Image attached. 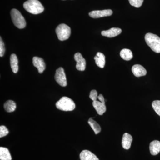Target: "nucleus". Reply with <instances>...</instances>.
I'll return each instance as SVG.
<instances>
[{
  "instance_id": "nucleus-22",
  "label": "nucleus",
  "mask_w": 160,
  "mask_h": 160,
  "mask_svg": "<svg viewBox=\"0 0 160 160\" xmlns=\"http://www.w3.org/2000/svg\"><path fill=\"white\" fill-rule=\"evenodd\" d=\"M152 107L155 112L160 116V101L156 100L152 103Z\"/></svg>"
},
{
  "instance_id": "nucleus-5",
  "label": "nucleus",
  "mask_w": 160,
  "mask_h": 160,
  "mask_svg": "<svg viewBox=\"0 0 160 160\" xmlns=\"http://www.w3.org/2000/svg\"><path fill=\"white\" fill-rule=\"evenodd\" d=\"M56 33L60 41H65L69 39L71 34V29L65 24H61L57 27Z\"/></svg>"
},
{
  "instance_id": "nucleus-12",
  "label": "nucleus",
  "mask_w": 160,
  "mask_h": 160,
  "mask_svg": "<svg viewBox=\"0 0 160 160\" xmlns=\"http://www.w3.org/2000/svg\"><path fill=\"white\" fill-rule=\"evenodd\" d=\"M81 160H99L94 154L88 150H83L80 154Z\"/></svg>"
},
{
  "instance_id": "nucleus-9",
  "label": "nucleus",
  "mask_w": 160,
  "mask_h": 160,
  "mask_svg": "<svg viewBox=\"0 0 160 160\" xmlns=\"http://www.w3.org/2000/svg\"><path fill=\"white\" fill-rule=\"evenodd\" d=\"M33 66L38 69L39 73H42L46 69V64L42 58L34 57L32 58Z\"/></svg>"
},
{
  "instance_id": "nucleus-14",
  "label": "nucleus",
  "mask_w": 160,
  "mask_h": 160,
  "mask_svg": "<svg viewBox=\"0 0 160 160\" xmlns=\"http://www.w3.org/2000/svg\"><path fill=\"white\" fill-rule=\"evenodd\" d=\"M132 138L131 135L128 133H125L123 135L122 139V146L125 149H129L131 147Z\"/></svg>"
},
{
  "instance_id": "nucleus-7",
  "label": "nucleus",
  "mask_w": 160,
  "mask_h": 160,
  "mask_svg": "<svg viewBox=\"0 0 160 160\" xmlns=\"http://www.w3.org/2000/svg\"><path fill=\"white\" fill-rule=\"evenodd\" d=\"M74 58L77 62L76 69L79 71H84L86 69V61L80 52L76 53L74 56Z\"/></svg>"
},
{
  "instance_id": "nucleus-18",
  "label": "nucleus",
  "mask_w": 160,
  "mask_h": 160,
  "mask_svg": "<svg viewBox=\"0 0 160 160\" xmlns=\"http://www.w3.org/2000/svg\"><path fill=\"white\" fill-rule=\"evenodd\" d=\"M0 160H11L12 157L9 149L5 147H0Z\"/></svg>"
},
{
  "instance_id": "nucleus-3",
  "label": "nucleus",
  "mask_w": 160,
  "mask_h": 160,
  "mask_svg": "<svg viewBox=\"0 0 160 160\" xmlns=\"http://www.w3.org/2000/svg\"><path fill=\"white\" fill-rule=\"evenodd\" d=\"M58 109L62 111H71L75 108V104L71 99L67 97H63L56 103Z\"/></svg>"
},
{
  "instance_id": "nucleus-6",
  "label": "nucleus",
  "mask_w": 160,
  "mask_h": 160,
  "mask_svg": "<svg viewBox=\"0 0 160 160\" xmlns=\"http://www.w3.org/2000/svg\"><path fill=\"white\" fill-rule=\"evenodd\" d=\"M55 79L60 86L62 87L67 86L66 75L62 67H60L57 69L55 75Z\"/></svg>"
},
{
  "instance_id": "nucleus-2",
  "label": "nucleus",
  "mask_w": 160,
  "mask_h": 160,
  "mask_svg": "<svg viewBox=\"0 0 160 160\" xmlns=\"http://www.w3.org/2000/svg\"><path fill=\"white\" fill-rule=\"evenodd\" d=\"M145 41L152 51L160 53V38L158 35L152 33H147L145 36Z\"/></svg>"
},
{
  "instance_id": "nucleus-10",
  "label": "nucleus",
  "mask_w": 160,
  "mask_h": 160,
  "mask_svg": "<svg viewBox=\"0 0 160 160\" xmlns=\"http://www.w3.org/2000/svg\"><path fill=\"white\" fill-rule=\"evenodd\" d=\"M122 29L118 28H112L109 30L102 32L103 36L108 38H113L117 36L122 32Z\"/></svg>"
},
{
  "instance_id": "nucleus-8",
  "label": "nucleus",
  "mask_w": 160,
  "mask_h": 160,
  "mask_svg": "<svg viewBox=\"0 0 160 160\" xmlns=\"http://www.w3.org/2000/svg\"><path fill=\"white\" fill-rule=\"evenodd\" d=\"M112 11L111 9H105L103 10H94L89 12V16L93 18L110 16L112 14Z\"/></svg>"
},
{
  "instance_id": "nucleus-17",
  "label": "nucleus",
  "mask_w": 160,
  "mask_h": 160,
  "mask_svg": "<svg viewBox=\"0 0 160 160\" xmlns=\"http://www.w3.org/2000/svg\"><path fill=\"white\" fill-rule=\"evenodd\" d=\"M10 66H11L12 70L15 73H17L18 71V61L16 55L15 54H11L10 58Z\"/></svg>"
},
{
  "instance_id": "nucleus-27",
  "label": "nucleus",
  "mask_w": 160,
  "mask_h": 160,
  "mask_svg": "<svg viewBox=\"0 0 160 160\" xmlns=\"http://www.w3.org/2000/svg\"><path fill=\"white\" fill-rule=\"evenodd\" d=\"M98 100H99L100 102L105 103V100L102 95L100 94L98 96Z\"/></svg>"
},
{
  "instance_id": "nucleus-23",
  "label": "nucleus",
  "mask_w": 160,
  "mask_h": 160,
  "mask_svg": "<svg viewBox=\"0 0 160 160\" xmlns=\"http://www.w3.org/2000/svg\"><path fill=\"white\" fill-rule=\"evenodd\" d=\"M131 6L135 7H140L142 5L144 0H129Z\"/></svg>"
},
{
  "instance_id": "nucleus-13",
  "label": "nucleus",
  "mask_w": 160,
  "mask_h": 160,
  "mask_svg": "<svg viewBox=\"0 0 160 160\" xmlns=\"http://www.w3.org/2000/svg\"><path fill=\"white\" fill-rule=\"evenodd\" d=\"M92 106L97 112L98 114L100 115H102L104 112H106V107L105 103L102 102L97 100L93 101Z\"/></svg>"
},
{
  "instance_id": "nucleus-4",
  "label": "nucleus",
  "mask_w": 160,
  "mask_h": 160,
  "mask_svg": "<svg viewBox=\"0 0 160 160\" xmlns=\"http://www.w3.org/2000/svg\"><path fill=\"white\" fill-rule=\"evenodd\" d=\"M11 16L12 22L18 29H24L26 26V20L18 10L16 9H12Z\"/></svg>"
},
{
  "instance_id": "nucleus-20",
  "label": "nucleus",
  "mask_w": 160,
  "mask_h": 160,
  "mask_svg": "<svg viewBox=\"0 0 160 160\" xmlns=\"http://www.w3.org/2000/svg\"><path fill=\"white\" fill-rule=\"evenodd\" d=\"M120 56L122 58L126 61H129L133 57L132 53L131 50L127 49H122L120 52Z\"/></svg>"
},
{
  "instance_id": "nucleus-26",
  "label": "nucleus",
  "mask_w": 160,
  "mask_h": 160,
  "mask_svg": "<svg viewBox=\"0 0 160 160\" xmlns=\"http://www.w3.org/2000/svg\"><path fill=\"white\" fill-rule=\"evenodd\" d=\"M98 97V92L96 90H92L90 92L89 98L92 101H95L97 100Z\"/></svg>"
},
{
  "instance_id": "nucleus-19",
  "label": "nucleus",
  "mask_w": 160,
  "mask_h": 160,
  "mask_svg": "<svg viewBox=\"0 0 160 160\" xmlns=\"http://www.w3.org/2000/svg\"><path fill=\"white\" fill-rule=\"evenodd\" d=\"M4 109L7 112H12L16 109V104L14 101L8 100L4 104Z\"/></svg>"
},
{
  "instance_id": "nucleus-11",
  "label": "nucleus",
  "mask_w": 160,
  "mask_h": 160,
  "mask_svg": "<svg viewBox=\"0 0 160 160\" xmlns=\"http://www.w3.org/2000/svg\"><path fill=\"white\" fill-rule=\"evenodd\" d=\"M132 71L135 76L137 77L144 76L147 73L146 69L140 65H134L132 68Z\"/></svg>"
},
{
  "instance_id": "nucleus-24",
  "label": "nucleus",
  "mask_w": 160,
  "mask_h": 160,
  "mask_svg": "<svg viewBox=\"0 0 160 160\" xmlns=\"http://www.w3.org/2000/svg\"><path fill=\"white\" fill-rule=\"evenodd\" d=\"M9 133V130L6 126H0V138H2L6 136Z\"/></svg>"
},
{
  "instance_id": "nucleus-25",
  "label": "nucleus",
  "mask_w": 160,
  "mask_h": 160,
  "mask_svg": "<svg viewBox=\"0 0 160 160\" xmlns=\"http://www.w3.org/2000/svg\"><path fill=\"white\" fill-rule=\"evenodd\" d=\"M5 44L3 42L2 38H1L0 39V56L1 57H3L5 54Z\"/></svg>"
},
{
  "instance_id": "nucleus-1",
  "label": "nucleus",
  "mask_w": 160,
  "mask_h": 160,
  "mask_svg": "<svg viewBox=\"0 0 160 160\" xmlns=\"http://www.w3.org/2000/svg\"><path fill=\"white\" fill-rule=\"evenodd\" d=\"M23 7L26 11L33 14H38L42 12L44 6L38 0H28L23 4Z\"/></svg>"
},
{
  "instance_id": "nucleus-21",
  "label": "nucleus",
  "mask_w": 160,
  "mask_h": 160,
  "mask_svg": "<svg viewBox=\"0 0 160 160\" xmlns=\"http://www.w3.org/2000/svg\"><path fill=\"white\" fill-rule=\"evenodd\" d=\"M88 123L91 126L92 129L94 131L96 134H98L100 133V132L101 131V128L99 125L96 121L91 118H90L88 121Z\"/></svg>"
},
{
  "instance_id": "nucleus-15",
  "label": "nucleus",
  "mask_w": 160,
  "mask_h": 160,
  "mask_svg": "<svg viewBox=\"0 0 160 160\" xmlns=\"http://www.w3.org/2000/svg\"><path fill=\"white\" fill-rule=\"evenodd\" d=\"M149 150L152 155H156L160 152V142L154 140L150 143L149 145Z\"/></svg>"
},
{
  "instance_id": "nucleus-16",
  "label": "nucleus",
  "mask_w": 160,
  "mask_h": 160,
  "mask_svg": "<svg viewBox=\"0 0 160 160\" xmlns=\"http://www.w3.org/2000/svg\"><path fill=\"white\" fill-rule=\"evenodd\" d=\"M96 65L101 68H103L106 64V57L103 53L98 52L94 58Z\"/></svg>"
}]
</instances>
